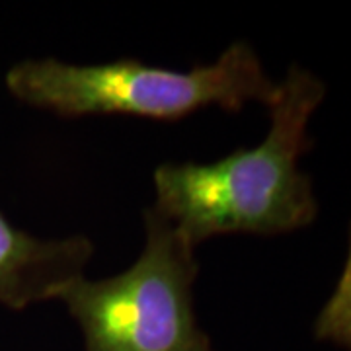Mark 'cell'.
Here are the masks:
<instances>
[{
  "mask_svg": "<svg viewBox=\"0 0 351 351\" xmlns=\"http://www.w3.org/2000/svg\"><path fill=\"white\" fill-rule=\"evenodd\" d=\"M326 98L322 78L291 64L269 101V131L254 149L209 164L166 162L154 170V211L191 248L219 234H287L318 215L313 178L299 160L313 149L308 123Z\"/></svg>",
  "mask_w": 351,
  "mask_h": 351,
  "instance_id": "cell-1",
  "label": "cell"
},
{
  "mask_svg": "<svg viewBox=\"0 0 351 351\" xmlns=\"http://www.w3.org/2000/svg\"><path fill=\"white\" fill-rule=\"evenodd\" d=\"M16 100L59 117L131 115L178 121L209 106L240 112L248 101L269 106L277 90L258 53L234 41L211 64L189 71L151 66L137 59L104 64H71L25 59L6 73Z\"/></svg>",
  "mask_w": 351,
  "mask_h": 351,
  "instance_id": "cell-2",
  "label": "cell"
},
{
  "mask_svg": "<svg viewBox=\"0 0 351 351\" xmlns=\"http://www.w3.org/2000/svg\"><path fill=\"white\" fill-rule=\"evenodd\" d=\"M145 246L131 267L63 289L86 351H217L195 316V248L154 207L143 211Z\"/></svg>",
  "mask_w": 351,
  "mask_h": 351,
  "instance_id": "cell-3",
  "label": "cell"
},
{
  "mask_svg": "<svg viewBox=\"0 0 351 351\" xmlns=\"http://www.w3.org/2000/svg\"><path fill=\"white\" fill-rule=\"evenodd\" d=\"M92 256L94 242L84 234L38 239L0 211V304L24 311L59 299L66 285L84 276Z\"/></svg>",
  "mask_w": 351,
  "mask_h": 351,
  "instance_id": "cell-4",
  "label": "cell"
}]
</instances>
